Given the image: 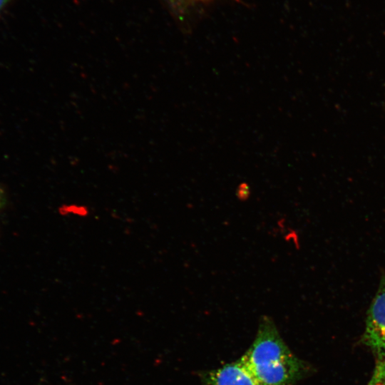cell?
Segmentation results:
<instances>
[{
	"label": "cell",
	"instance_id": "obj_6",
	"mask_svg": "<svg viewBox=\"0 0 385 385\" xmlns=\"http://www.w3.org/2000/svg\"><path fill=\"white\" fill-rule=\"evenodd\" d=\"M62 209L64 210L63 213H66V215L72 214L75 215L85 216L88 213V210L86 207L77 205H66Z\"/></svg>",
	"mask_w": 385,
	"mask_h": 385
},
{
	"label": "cell",
	"instance_id": "obj_7",
	"mask_svg": "<svg viewBox=\"0 0 385 385\" xmlns=\"http://www.w3.org/2000/svg\"><path fill=\"white\" fill-rule=\"evenodd\" d=\"M9 0H0V11Z\"/></svg>",
	"mask_w": 385,
	"mask_h": 385
},
{
	"label": "cell",
	"instance_id": "obj_8",
	"mask_svg": "<svg viewBox=\"0 0 385 385\" xmlns=\"http://www.w3.org/2000/svg\"><path fill=\"white\" fill-rule=\"evenodd\" d=\"M187 1H191V2H199V1H204L207 0H185Z\"/></svg>",
	"mask_w": 385,
	"mask_h": 385
},
{
	"label": "cell",
	"instance_id": "obj_2",
	"mask_svg": "<svg viewBox=\"0 0 385 385\" xmlns=\"http://www.w3.org/2000/svg\"><path fill=\"white\" fill-rule=\"evenodd\" d=\"M361 341L377 359L385 358V274L367 312Z\"/></svg>",
	"mask_w": 385,
	"mask_h": 385
},
{
	"label": "cell",
	"instance_id": "obj_1",
	"mask_svg": "<svg viewBox=\"0 0 385 385\" xmlns=\"http://www.w3.org/2000/svg\"><path fill=\"white\" fill-rule=\"evenodd\" d=\"M241 359L262 385H294L309 370L289 349L268 316L260 318L255 340Z\"/></svg>",
	"mask_w": 385,
	"mask_h": 385
},
{
	"label": "cell",
	"instance_id": "obj_4",
	"mask_svg": "<svg viewBox=\"0 0 385 385\" xmlns=\"http://www.w3.org/2000/svg\"><path fill=\"white\" fill-rule=\"evenodd\" d=\"M367 385H385V358L377 359L373 374Z\"/></svg>",
	"mask_w": 385,
	"mask_h": 385
},
{
	"label": "cell",
	"instance_id": "obj_3",
	"mask_svg": "<svg viewBox=\"0 0 385 385\" xmlns=\"http://www.w3.org/2000/svg\"><path fill=\"white\" fill-rule=\"evenodd\" d=\"M202 385H262L240 358L202 374Z\"/></svg>",
	"mask_w": 385,
	"mask_h": 385
},
{
	"label": "cell",
	"instance_id": "obj_5",
	"mask_svg": "<svg viewBox=\"0 0 385 385\" xmlns=\"http://www.w3.org/2000/svg\"><path fill=\"white\" fill-rule=\"evenodd\" d=\"M251 195L250 187L247 183H240L236 189L237 198L240 201H247Z\"/></svg>",
	"mask_w": 385,
	"mask_h": 385
}]
</instances>
